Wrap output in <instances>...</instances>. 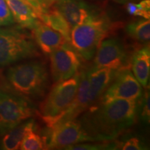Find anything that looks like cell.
Wrapping results in <instances>:
<instances>
[{"label": "cell", "instance_id": "6da1fadb", "mask_svg": "<svg viewBox=\"0 0 150 150\" xmlns=\"http://www.w3.org/2000/svg\"><path fill=\"white\" fill-rule=\"evenodd\" d=\"M138 101L117 99L89 107L79 120L93 142L113 141L136 122Z\"/></svg>", "mask_w": 150, "mask_h": 150}, {"label": "cell", "instance_id": "7a4b0ae2", "mask_svg": "<svg viewBox=\"0 0 150 150\" xmlns=\"http://www.w3.org/2000/svg\"><path fill=\"white\" fill-rule=\"evenodd\" d=\"M6 81L14 93L28 99H39L45 95L49 73L45 63L31 61L9 67Z\"/></svg>", "mask_w": 150, "mask_h": 150}, {"label": "cell", "instance_id": "3957f363", "mask_svg": "<svg viewBox=\"0 0 150 150\" xmlns=\"http://www.w3.org/2000/svg\"><path fill=\"white\" fill-rule=\"evenodd\" d=\"M119 23L112 22L104 11L83 23L72 27L70 43L81 58L91 61L101 42L113 32Z\"/></svg>", "mask_w": 150, "mask_h": 150}, {"label": "cell", "instance_id": "277c9868", "mask_svg": "<svg viewBox=\"0 0 150 150\" xmlns=\"http://www.w3.org/2000/svg\"><path fill=\"white\" fill-rule=\"evenodd\" d=\"M40 55L36 43L29 35L16 29H0V67Z\"/></svg>", "mask_w": 150, "mask_h": 150}, {"label": "cell", "instance_id": "5b68a950", "mask_svg": "<svg viewBox=\"0 0 150 150\" xmlns=\"http://www.w3.org/2000/svg\"><path fill=\"white\" fill-rule=\"evenodd\" d=\"M38 114L29 99L0 90V136Z\"/></svg>", "mask_w": 150, "mask_h": 150}, {"label": "cell", "instance_id": "8992f818", "mask_svg": "<svg viewBox=\"0 0 150 150\" xmlns=\"http://www.w3.org/2000/svg\"><path fill=\"white\" fill-rule=\"evenodd\" d=\"M81 78V71L68 79L56 82L39 106L38 114L44 122L65 111L76 96Z\"/></svg>", "mask_w": 150, "mask_h": 150}, {"label": "cell", "instance_id": "52a82bcc", "mask_svg": "<svg viewBox=\"0 0 150 150\" xmlns=\"http://www.w3.org/2000/svg\"><path fill=\"white\" fill-rule=\"evenodd\" d=\"M132 55L120 39H104L94 56L93 67H106L116 72L130 70Z\"/></svg>", "mask_w": 150, "mask_h": 150}, {"label": "cell", "instance_id": "ba28073f", "mask_svg": "<svg viewBox=\"0 0 150 150\" xmlns=\"http://www.w3.org/2000/svg\"><path fill=\"white\" fill-rule=\"evenodd\" d=\"M49 56L52 77L55 82L72 77L81 65L80 55L69 42L56 49Z\"/></svg>", "mask_w": 150, "mask_h": 150}, {"label": "cell", "instance_id": "9c48e42d", "mask_svg": "<svg viewBox=\"0 0 150 150\" xmlns=\"http://www.w3.org/2000/svg\"><path fill=\"white\" fill-rule=\"evenodd\" d=\"M46 135L48 149H65L75 144L91 141L79 120H72L50 128Z\"/></svg>", "mask_w": 150, "mask_h": 150}, {"label": "cell", "instance_id": "30bf717a", "mask_svg": "<svg viewBox=\"0 0 150 150\" xmlns=\"http://www.w3.org/2000/svg\"><path fill=\"white\" fill-rule=\"evenodd\" d=\"M143 93L142 86L130 70L117 72L112 81L103 93L99 102H108L117 99L138 101Z\"/></svg>", "mask_w": 150, "mask_h": 150}, {"label": "cell", "instance_id": "8fae6325", "mask_svg": "<svg viewBox=\"0 0 150 150\" xmlns=\"http://www.w3.org/2000/svg\"><path fill=\"white\" fill-rule=\"evenodd\" d=\"M91 107L89 99V82L88 70L81 71V78L76 96L65 111L59 115L45 122L47 128L65 122L76 119L79 115Z\"/></svg>", "mask_w": 150, "mask_h": 150}, {"label": "cell", "instance_id": "7c38bea8", "mask_svg": "<svg viewBox=\"0 0 150 150\" xmlns=\"http://www.w3.org/2000/svg\"><path fill=\"white\" fill-rule=\"evenodd\" d=\"M54 6L70 24L72 29L102 11L85 0H57Z\"/></svg>", "mask_w": 150, "mask_h": 150}, {"label": "cell", "instance_id": "4fadbf2b", "mask_svg": "<svg viewBox=\"0 0 150 150\" xmlns=\"http://www.w3.org/2000/svg\"><path fill=\"white\" fill-rule=\"evenodd\" d=\"M116 73V71L106 67H93L88 70L91 106L99 101L103 93L112 81Z\"/></svg>", "mask_w": 150, "mask_h": 150}, {"label": "cell", "instance_id": "5bb4252c", "mask_svg": "<svg viewBox=\"0 0 150 150\" xmlns=\"http://www.w3.org/2000/svg\"><path fill=\"white\" fill-rule=\"evenodd\" d=\"M32 32L37 46L46 55H50L54 50L67 42L61 33L40 21L32 29Z\"/></svg>", "mask_w": 150, "mask_h": 150}, {"label": "cell", "instance_id": "9a60e30c", "mask_svg": "<svg viewBox=\"0 0 150 150\" xmlns=\"http://www.w3.org/2000/svg\"><path fill=\"white\" fill-rule=\"evenodd\" d=\"M133 74L140 85L147 88L150 72V50L149 45L137 50L131 58Z\"/></svg>", "mask_w": 150, "mask_h": 150}, {"label": "cell", "instance_id": "2e32d148", "mask_svg": "<svg viewBox=\"0 0 150 150\" xmlns=\"http://www.w3.org/2000/svg\"><path fill=\"white\" fill-rule=\"evenodd\" d=\"M15 22L22 27L32 30L40 20L33 9L22 0H6Z\"/></svg>", "mask_w": 150, "mask_h": 150}, {"label": "cell", "instance_id": "e0dca14e", "mask_svg": "<svg viewBox=\"0 0 150 150\" xmlns=\"http://www.w3.org/2000/svg\"><path fill=\"white\" fill-rule=\"evenodd\" d=\"M39 20L52 29L61 33L67 42H70L72 27L54 5L50 7L45 13L42 15Z\"/></svg>", "mask_w": 150, "mask_h": 150}, {"label": "cell", "instance_id": "ac0fdd59", "mask_svg": "<svg viewBox=\"0 0 150 150\" xmlns=\"http://www.w3.org/2000/svg\"><path fill=\"white\" fill-rule=\"evenodd\" d=\"M34 122V120H25L2 136L0 149L4 150L20 149V144L27 129Z\"/></svg>", "mask_w": 150, "mask_h": 150}, {"label": "cell", "instance_id": "d6986e66", "mask_svg": "<svg viewBox=\"0 0 150 150\" xmlns=\"http://www.w3.org/2000/svg\"><path fill=\"white\" fill-rule=\"evenodd\" d=\"M22 150H43L48 149L45 136H42L36 131L35 121L27 129L20 144Z\"/></svg>", "mask_w": 150, "mask_h": 150}, {"label": "cell", "instance_id": "ffe728a7", "mask_svg": "<svg viewBox=\"0 0 150 150\" xmlns=\"http://www.w3.org/2000/svg\"><path fill=\"white\" fill-rule=\"evenodd\" d=\"M125 31L133 40L147 45L150 39V22L148 19L131 22L127 25Z\"/></svg>", "mask_w": 150, "mask_h": 150}, {"label": "cell", "instance_id": "44dd1931", "mask_svg": "<svg viewBox=\"0 0 150 150\" xmlns=\"http://www.w3.org/2000/svg\"><path fill=\"white\" fill-rule=\"evenodd\" d=\"M126 8L129 15L134 16L141 17L144 19L150 18V1L142 0L140 3L136 4L129 1L127 2Z\"/></svg>", "mask_w": 150, "mask_h": 150}, {"label": "cell", "instance_id": "7402d4cb", "mask_svg": "<svg viewBox=\"0 0 150 150\" xmlns=\"http://www.w3.org/2000/svg\"><path fill=\"white\" fill-rule=\"evenodd\" d=\"M142 93L141 97L138 100L137 114H139L140 120L146 125H149L150 120L149 91V90Z\"/></svg>", "mask_w": 150, "mask_h": 150}, {"label": "cell", "instance_id": "603a6c76", "mask_svg": "<svg viewBox=\"0 0 150 150\" xmlns=\"http://www.w3.org/2000/svg\"><path fill=\"white\" fill-rule=\"evenodd\" d=\"M116 142H104L102 144H75L69 146L65 149L74 150H99V149H117Z\"/></svg>", "mask_w": 150, "mask_h": 150}, {"label": "cell", "instance_id": "cb8c5ba5", "mask_svg": "<svg viewBox=\"0 0 150 150\" xmlns=\"http://www.w3.org/2000/svg\"><path fill=\"white\" fill-rule=\"evenodd\" d=\"M116 143H117V149L123 150H141L147 149L145 142H142V140L136 136L131 137L120 142H116Z\"/></svg>", "mask_w": 150, "mask_h": 150}, {"label": "cell", "instance_id": "d4e9b609", "mask_svg": "<svg viewBox=\"0 0 150 150\" xmlns=\"http://www.w3.org/2000/svg\"><path fill=\"white\" fill-rule=\"evenodd\" d=\"M26 4L33 9L38 18H40L42 15L45 14L52 6L46 0H23Z\"/></svg>", "mask_w": 150, "mask_h": 150}, {"label": "cell", "instance_id": "484cf974", "mask_svg": "<svg viewBox=\"0 0 150 150\" xmlns=\"http://www.w3.org/2000/svg\"><path fill=\"white\" fill-rule=\"evenodd\" d=\"M15 20L6 0H0V26H9Z\"/></svg>", "mask_w": 150, "mask_h": 150}, {"label": "cell", "instance_id": "4316f807", "mask_svg": "<svg viewBox=\"0 0 150 150\" xmlns=\"http://www.w3.org/2000/svg\"><path fill=\"white\" fill-rule=\"evenodd\" d=\"M113 1L119 4H125L131 1V0H113Z\"/></svg>", "mask_w": 150, "mask_h": 150}, {"label": "cell", "instance_id": "83f0119b", "mask_svg": "<svg viewBox=\"0 0 150 150\" xmlns=\"http://www.w3.org/2000/svg\"><path fill=\"white\" fill-rule=\"evenodd\" d=\"M46 1H48V2L50 3L51 5H54L57 0H46Z\"/></svg>", "mask_w": 150, "mask_h": 150}]
</instances>
